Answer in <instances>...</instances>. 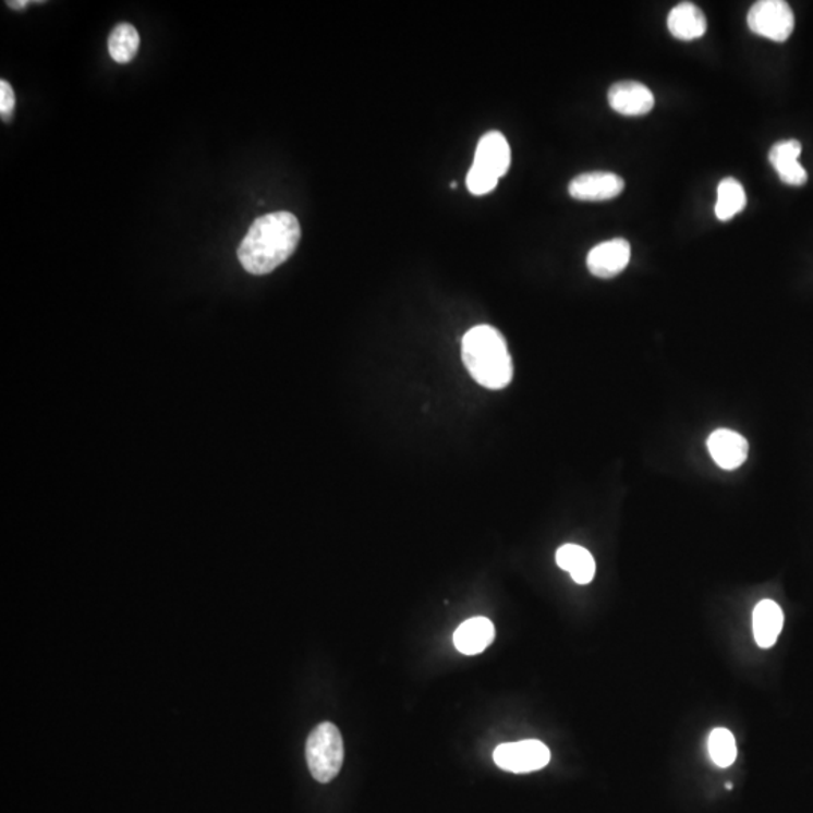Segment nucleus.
I'll return each mask as SVG.
<instances>
[{
    "mask_svg": "<svg viewBox=\"0 0 813 813\" xmlns=\"http://www.w3.org/2000/svg\"><path fill=\"white\" fill-rule=\"evenodd\" d=\"M300 235L298 217L291 213L276 211L259 217L240 244V263L251 275L271 274L294 254Z\"/></svg>",
    "mask_w": 813,
    "mask_h": 813,
    "instance_id": "1",
    "label": "nucleus"
},
{
    "mask_svg": "<svg viewBox=\"0 0 813 813\" xmlns=\"http://www.w3.org/2000/svg\"><path fill=\"white\" fill-rule=\"evenodd\" d=\"M461 356L477 385L492 390L507 388L514 377V365L503 335L493 326L473 327L464 335Z\"/></svg>",
    "mask_w": 813,
    "mask_h": 813,
    "instance_id": "2",
    "label": "nucleus"
},
{
    "mask_svg": "<svg viewBox=\"0 0 813 813\" xmlns=\"http://www.w3.org/2000/svg\"><path fill=\"white\" fill-rule=\"evenodd\" d=\"M511 166V148L500 132H489L477 144L475 160L468 173L469 192L476 196L488 195Z\"/></svg>",
    "mask_w": 813,
    "mask_h": 813,
    "instance_id": "3",
    "label": "nucleus"
},
{
    "mask_svg": "<svg viewBox=\"0 0 813 813\" xmlns=\"http://www.w3.org/2000/svg\"><path fill=\"white\" fill-rule=\"evenodd\" d=\"M341 732L330 721L319 724L306 741V761L312 777L319 784H329L341 772L343 764Z\"/></svg>",
    "mask_w": 813,
    "mask_h": 813,
    "instance_id": "4",
    "label": "nucleus"
},
{
    "mask_svg": "<svg viewBox=\"0 0 813 813\" xmlns=\"http://www.w3.org/2000/svg\"><path fill=\"white\" fill-rule=\"evenodd\" d=\"M748 25L753 34L784 43L794 33L796 17L784 0H760L750 8Z\"/></svg>",
    "mask_w": 813,
    "mask_h": 813,
    "instance_id": "5",
    "label": "nucleus"
},
{
    "mask_svg": "<svg viewBox=\"0 0 813 813\" xmlns=\"http://www.w3.org/2000/svg\"><path fill=\"white\" fill-rule=\"evenodd\" d=\"M550 750L538 740H524L519 743H507L497 745L493 760L497 767L505 772L524 773L538 772L550 763Z\"/></svg>",
    "mask_w": 813,
    "mask_h": 813,
    "instance_id": "6",
    "label": "nucleus"
},
{
    "mask_svg": "<svg viewBox=\"0 0 813 813\" xmlns=\"http://www.w3.org/2000/svg\"><path fill=\"white\" fill-rule=\"evenodd\" d=\"M626 181L617 173L587 172L575 177L568 185L571 197L585 203H602L621 195Z\"/></svg>",
    "mask_w": 813,
    "mask_h": 813,
    "instance_id": "7",
    "label": "nucleus"
},
{
    "mask_svg": "<svg viewBox=\"0 0 813 813\" xmlns=\"http://www.w3.org/2000/svg\"><path fill=\"white\" fill-rule=\"evenodd\" d=\"M630 258V243L623 239H614L592 248L586 263L592 275L602 279H610L626 270Z\"/></svg>",
    "mask_w": 813,
    "mask_h": 813,
    "instance_id": "8",
    "label": "nucleus"
},
{
    "mask_svg": "<svg viewBox=\"0 0 813 813\" xmlns=\"http://www.w3.org/2000/svg\"><path fill=\"white\" fill-rule=\"evenodd\" d=\"M607 98L610 108L626 117H642L653 110L655 102L648 86L633 81L615 83Z\"/></svg>",
    "mask_w": 813,
    "mask_h": 813,
    "instance_id": "9",
    "label": "nucleus"
},
{
    "mask_svg": "<svg viewBox=\"0 0 813 813\" xmlns=\"http://www.w3.org/2000/svg\"><path fill=\"white\" fill-rule=\"evenodd\" d=\"M706 446H708V451L718 468L725 469V471H736L748 460V440L732 429H716L708 437Z\"/></svg>",
    "mask_w": 813,
    "mask_h": 813,
    "instance_id": "10",
    "label": "nucleus"
},
{
    "mask_svg": "<svg viewBox=\"0 0 813 813\" xmlns=\"http://www.w3.org/2000/svg\"><path fill=\"white\" fill-rule=\"evenodd\" d=\"M801 154V144L799 141L789 139L777 142L769 149L768 159L776 172L779 173V179L788 185H803L808 183V172L804 171L803 166L799 163V157Z\"/></svg>",
    "mask_w": 813,
    "mask_h": 813,
    "instance_id": "11",
    "label": "nucleus"
},
{
    "mask_svg": "<svg viewBox=\"0 0 813 813\" xmlns=\"http://www.w3.org/2000/svg\"><path fill=\"white\" fill-rule=\"evenodd\" d=\"M495 635V626L489 619L472 618L458 627L453 633V645L461 654L476 655L484 653L492 645Z\"/></svg>",
    "mask_w": 813,
    "mask_h": 813,
    "instance_id": "12",
    "label": "nucleus"
},
{
    "mask_svg": "<svg viewBox=\"0 0 813 813\" xmlns=\"http://www.w3.org/2000/svg\"><path fill=\"white\" fill-rule=\"evenodd\" d=\"M667 27L675 38L681 41H692L704 37L706 33V17L704 11L692 2L678 3L667 15Z\"/></svg>",
    "mask_w": 813,
    "mask_h": 813,
    "instance_id": "13",
    "label": "nucleus"
},
{
    "mask_svg": "<svg viewBox=\"0 0 813 813\" xmlns=\"http://www.w3.org/2000/svg\"><path fill=\"white\" fill-rule=\"evenodd\" d=\"M784 611H781L779 604L772 602V599H763V602L757 603L755 611H753V634H755V641L761 648L768 650L775 645L781 629H784Z\"/></svg>",
    "mask_w": 813,
    "mask_h": 813,
    "instance_id": "14",
    "label": "nucleus"
},
{
    "mask_svg": "<svg viewBox=\"0 0 813 813\" xmlns=\"http://www.w3.org/2000/svg\"><path fill=\"white\" fill-rule=\"evenodd\" d=\"M556 563L559 568L570 572L572 580L579 585H587L594 580L595 560L586 548L566 544L556 551Z\"/></svg>",
    "mask_w": 813,
    "mask_h": 813,
    "instance_id": "15",
    "label": "nucleus"
},
{
    "mask_svg": "<svg viewBox=\"0 0 813 813\" xmlns=\"http://www.w3.org/2000/svg\"><path fill=\"white\" fill-rule=\"evenodd\" d=\"M748 197L743 185L736 179H725L717 187L716 216L721 222H728L738 213L744 210Z\"/></svg>",
    "mask_w": 813,
    "mask_h": 813,
    "instance_id": "16",
    "label": "nucleus"
},
{
    "mask_svg": "<svg viewBox=\"0 0 813 813\" xmlns=\"http://www.w3.org/2000/svg\"><path fill=\"white\" fill-rule=\"evenodd\" d=\"M110 58L118 64H129L136 57L141 47V35L136 27L130 23H121L110 33L109 41Z\"/></svg>",
    "mask_w": 813,
    "mask_h": 813,
    "instance_id": "17",
    "label": "nucleus"
},
{
    "mask_svg": "<svg viewBox=\"0 0 813 813\" xmlns=\"http://www.w3.org/2000/svg\"><path fill=\"white\" fill-rule=\"evenodd\" d=\"M709 756L720 768L731 767L737 760V744L733 733L725 728L714 729L708 738Z\"/></svg>",
    "mask_w": 813,
    "mask_h": 813,
    "instance_id": "18",
    "label": "nucleus"
},
{
    "mask_svg": "<svg viewBox=\"0 0 813 813\" xmlns=\"http://www.w3.org/2000/svg\"><path fill=\"white\" fill-rule=\"evenodd\" d=\"M14 109V90L11 88L10 83L3 78V81H0V114H2V120L10 121L13 118Z\"/></svg>",
    "mask_w": 813,
    "mask_h": 813,
    "instance_id": "19",
    "label": "nucleus"
},
{
    "mask_svg": "<svg viewBox=\"0 0 813 813\" xmlns=\"http://www.w3.org/2000/svg\"><path fill=\"white\" fill-rule=\"evenodd\" d=\"M7 5L13 8V10H25V8L29 5V2H27V0H22V2H13V0H8Z\"/></svg>",
    "mask_w": 813,
    "mask_h": 813,
    "instance_id": "20",
    "label": "nucleus"
}]
</instances>
